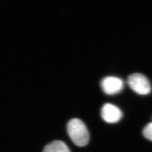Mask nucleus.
Listing matches in <instances>:
<instances>
[{"instance_id":"nucleus-1","label":"nucleus","mask_w":152,"mask_h":152,"mask_svg":"<svg viewBox=\"0 0 152 152\" xmlns=\"http://www.w3.org/2000/svg\"><path fill=\"white\" fill-rule=\"evenodd\" d=\"M67 131L72 141L78 147L86 145L90 135L87 127L81 120L73 118L70 120L67 125Z\"/></svg>"},{"instance_id":"nucleus-2","label":"nucleus","mask_w":152,"mask_h":152,"mask_svg":"<svg viewBox=\"0 0 152 152\" xmlns=\"http://www.w3.org/2000/svg\"><path fill=\"white\" fill-rule=\"evenodd\" d=\"M127 83L136 94L145 95L151 91V85L146 76L141 73H134L129 76Z\"/></svg>"},{"instance_id":"nucleus-3","label":"nucleus","mask_w":152,"mask_h":152,"mask_svg":"<svg viewBox=\"0 0 152 152\" xmlns=\"http://www.w3.org/2000/svg\"><path fill=\"white\" fill-rule=\"evenodd\" d=\"M101 87L104 92L108 95H114L121 92L124 87V82L120 78L108 76L101 82Z\"/></svg>"},{"instance_id":"nucleus-4","label":"nucleus","mask_w":152,"mask_h":152,"mask_svg":"<svg viewBox=\"0 0 152 152\" xmlns=\"http://www.w3.org/2000/svg\"><path fill=\"white\" fill-rule=\"evenodd\" d=\"M101 115L105 122L109 124H114L121 119L122 112L119 108L113 104L106 103L102 108Z\"/></svg>"},{"instance_id":"nucleus-5","label":"nucleus","mask_w":152,"mask_h":152,"mask_svg":"<svg viewBox=\"0 0 152 152\" xmlns=\"http://www.w3.org/2000/svg\"><path fill=\"white\" fill-rule=\"evenodd\" d=\"M43 152H71V151L64 142L56 140L48 144L44 148Z\"/></svg>"},{"instance_id":"nucleus-6","label":"nucleus","mask_w":152,"mask_h":152,"mask_svg":"<svg viewBox=\"0 0 152 152\" xmlns=\"http://www.w3.org/2000/svg\"><path fill=\"white\" fill-rule=\"evenodd\" d=\"M143 135L148 140L152 141V122L148 124L143 130Z\"/></svg>"}]
</instances>
